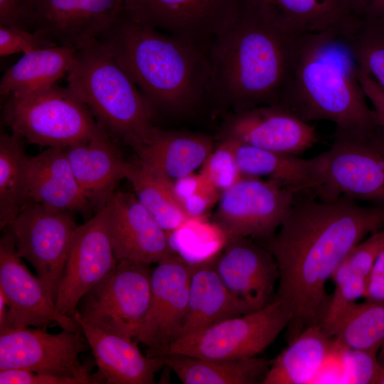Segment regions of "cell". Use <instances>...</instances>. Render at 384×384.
Wrapping results in <instances>:
<instances>
[{
    "label": "cell",
    "mask_w": 384,
    "mask_h": 384,
    "mask_svg": "<svg viewBox=\"0 0 384 384\" xmlns=\"http://www.w3.org/2000/svg\"><path fill=\"white\" fill-rule=\"evenodd\" d=\"M384 227V206H362L341 197L325 201L295 195L279 231L265 240L279 272L275 297L288 310L289 341L321 324L329 299L326 284L368 233Z\"/></svg>",
    "instance_id": "cell-1"
},
{
    "label": "cell",
    "mask_w": 384,
    "mask_h": 384,
    "mask_svg": "<svg viewBox=\"0 0 384 384\" xmlns=\"http://www.w3.org/2000/svg\"><path fill=\"white\" fill-rule=\"evenodd\" d=\"M299 34L283 31L240 5L207 48L208 98L235 112L278 105L290 79Z\"/></svg>",
    "instance_id": "cell-2"
},
{
    "label": "cell",
    "mask_w": 384,
    "mask_h": 384,
    "mask_svg": "<svg viewBox=\"0 0 384 384\" xmlns=\"http://www.w3.org/2000/svg\"><path fill=\"white\" fill-rule=\"evenodd\" d=\"M344 40L331 33L299 34L292 75L280 105L301 118L326 120L336 129L365 136L380 129Z\"/></svg>",
    "instance_id": "cell-3"
},
{
    "label": "cell",
    "mask_w": 384,
    "mask_h": 384,
    "mask_svg": "<svg viewBox=\"0 0 384 384\" xmlns=\"http://www.w3.org/2000/svg\"><path fill=\"white\" fill-rule=\"evenodd\" d=\"M98 40L156 110L186 114L208 98L210 64L201 48L124 13Z\"/></svg>",
    "instance_id": "cell-4"
},
{
    "label": "cell",
    "mask_w": 384,
    "mask_h": 384,
    "mask_svg": "<svg viewBox=\"0 0 384 384\" xmlns=\"http://www.w3.org/2000/svg\"><path fill=\"white\" fill-rule=\"evenodd\" d=\"M67 81L97 122L132 148L155 129L156 109L99 40L77 48Z\"/></svg>",
    "instance_id": "cell-5"
},
{
    "label": "cell",
    "mask_w": 384,
    "mask_h": 384,
    "mask_svg": "<svg viewBox=\"0 0 384 384\" xmlns=\"http://www.w3.org/2000/svg\"><path fill=\"white\" fill-rule=\"evenodd\" d=\"M313 195L332 201L346 197L384 206V133L359 136L336 129L331 147L309 159Z\"/></svg>",
    "instance_id": "cell-6"
},
{
    "label": "cell",
    "mask_w": 384,
    "mask_h": 384,
    "mask_svg": "<svg viewBox=\"0 0 384 384\" xmlns=\"http://www.w3.org/2000/svg\"><path fill=\"white\" fill-rule=\"evenodd\" d=\"M3 119L25 142L67 148L85 142L102 127L68 86L57 84L21 96H9Z\"/></svg>",
    "instance_id": "cell-7"
},
{
    "label": "cell",
    "mask_w": 384,
    "mask_h": 384,
    "mask_svg": "<svg viewBox=\"0 0 384 384\" xmlns=\"http://www.w3.org/2000/svg\"><path fill=\"white\" fill-rule=\"evenodd\" d=\"M290 320L288 310L274 297L257 311L224 319L178 338L157 356L181 354L218 360L255 357L274 342Z\"/></svg>",
    "instance_id": "cell-8"
},
{
    "label": "cell",
    "mask_w": 384,
    "mask_h": 384,
    "mask_svg": "<svg viewBox=\"0 0 384 384\" xmlns=\"http://www.w3.org/2000/svg\"><path fill=\"white\" fill-rule=\"evenodd\" d=\"M150 265L118 260L113 270L80 301L78 312L84 320L136 338L151 299Z\"/></svg>",
    "instance_id": "cell-9"
},
{
    "label": "cell",
    "mask_w": 384,
    "mask_h": 384,
    "mask_svg": "<svg viewBox=\"0 0 384 384\" xmlns=\"http://www.w3.org/2000/svg\"><path fill=\"white\" fill-rule=\"evenodd\" d=\"M295 195L279 181L242 176L220 193L216 223L226 241L242 238L265 241L289 214Z\"/></svg>",
    "instance_id": "cell-10"
},
{
    "label": "cell",
    "mask_w": 384,
    "mask_h": 384,
    "mask_svg": "<svg viewBox=\"0 0 384 384\" xmlns=\"http://www.w3.org/2000/svg\"><path fill=\"white\" fill-rule=\"evenodd\" d=\"M78 226L72 213L29 201L7 228L19 255L32 265L55 301Z\"/></svg>",
    "instance_id": "cell-11"
},
{
    "label": "cell",
    "mask_w": 384,
    "mask_h": 384,
    "mask_svg": "<svg viewBox=\"0 0 384 384\" xmlns=\"http://www.w3.org/2000/svg\"><path fill=\"white\" fill-rule=\"evenodd\" d=\"M89 343L82 329L50 334L41 328L21 327L0 331V370H28L61 376L87 377L90 368L80 354Z\"/></svg>",
    "instance_id": "cell-12"
},
{
    "label": "cell",
    "mask_w": 384,
    "mask_h": 384,
    "mask_svg": "<svg viewBox=\"0 0 384 384\" xmlns=\"http://www.w3.org/2000/svg\"><path fill=\"white\" fill-rule=\"evenodd\" d=\"M240 11V0H124L131 19L207 53L215 36Z\"/></svg>",
    "instance_id": "cell-13"
},
{
    "label": "cell",
    "mask_w": 384,
    "mask_h": 384,
    "mask_svg": "<svg viewBox=\"0 0 384 384\" xmlns=\"http://www.w3.org/2000/svg\"><path fill=\"white\" fill-rule=\"evenodd\" d=\"M108 204L79 225L55 301L56 311L74 319L81 299L114 268Z\"/></svg>",
    "instance_id": "cell-14"
},
{
    "label": "cell",
    "mask_w": 384,
    "mask_h": 384,
    "mask_svg": "<svg viewBox=\"0 0 384 384\" xmlns=\"http://www.w3.org/2000/svg\"><path fill=\"white\" fill-rule=\"evenodd\" d=\"M4 230L0 240V290L6 299L8 310L0 331L27 326L46 330L53 322L63 329H79L75 319L56 311L55 300L44 284L23 262L11 231Z\"/></svg>",
    "instance_id": "cell-15"
},
{
    "label": "cell",
    "mask_w": 384,
    "mask_h": 384,
    "mask_svg": "<svg viewBox=\"0 0 384 384\" xmlns=\"http://www.w3.org/2000/svg\"><path fill=\"white\" fill-rule=\"evenodd\" d=\"M193 265L171 253L152 270L150 304L136 337L151 356H157L181 336Z\"/></svg>",
    "instance_id": "cell-16"
},
{
    "label": "cell",
    "mask_w": 384,
    "mask_h": 384,
    "mask_svg": "<svg viewBox=\"0 0 384 384\" xmlns=\"http://www.w3.org/2000/svg\"><path fill=\"white\" fill-rule=\"evenodd\" d=\"M124 0H34L33 31L58 46L100 38L119 19Z\"/></svg>",
    "instance_id": "cell-17"
},
{
    "label": "cell",
    "mask_w": 384,
    "mask_h": 384,
    "mask_svg": "<svg viewBox=\"0 0 384 384\" xmlns=\"http://www.w3.org/2000/svg\"><path fill=\"white\" fill-rule=\"evenodd\" d=\"M223 137L296 156L318 142L314 126L278 105H265L234 112L224 123Z\"/></svg>",
    "instance_id": "cell-18"
},
{
    "label": "cell",
    "mask_w": 384,
    "mask_h": 384,
    "mask_svg": "<svg viewBox=\"0 0 384 384\" xmlns=\"http://www.w3.org/2000/svg\"><path fill=\"white\" fill-rule=\"evenodd\" d=\"M215 268L229 291L251 310L257 311L275 297L279 272L270 252L247 238L226 241L215 256Z\"/></svg>",
    "instance_id": "cell-19"
},
{
    "label": "cell",
    "mask_w": 384,
    "mask_h": 384,
    "mask_svg": "<svg viewBox=\"0 0 384 384\" xmlns=\"http://www.w3.org/2000/svg\"><path fill=\"white\" fill-rule=\"evenodd\" d=\"M240 4L293 34L331 33L346 38L359 21L347 0H240Z\"/></svg>",
    "instance_id": "cell-20"
},
{
    "label": "cell",
    "mask_w": 384,
    "mask_h": 384,
    "mask_svg": "<svg viewBox=\"0 0 384 384\" xmlns=\"http://www.w3.org/2000/svg\"><path fill=\"white\" fill-rule=\"evenodd\" d=\"M107 204L117 261L127 260L151 265L172 253L169 233L159 225L134 193L115 192Z\"/></svg>",
    "instance_id": "cell-21"
},
{
    "label": "cell",
    "mask_w": 384,
    "mask_h": 384,
    "mask_svg": "<svg viewBox=\"0 0 384 384\" xmlns=\"http://www.w3.org/2000/svg\"><path fill=\"white\" fill-rule=\"evenodd\" d=\"M92 351L98 373L107 384H153L164 367L159 356H144L133 338L74 317Z\"/></svg>",
    "instance_id": "cell-22"
},
{
    "label": "cell",
    "mask_w": 384,
    "mask_h": 384,
    "mask_svg": "<svg viewBox=\"0 0 384 384\" xmlns=\"http://www.w3.org/2000/svg\"><path fill=\"white\" fill-rule=\"evenodd\" d=\"M74 175L90 203L105 206L121 180L127 178L131 163L122 156L102 128L90 139L65 148Z\"/></svg>",
    "instance_id": "cell-23"
},
{
    "label": "cell",
    "mask_w": 384,
    "mask_h": 384,
    "mask_svg": "<svg viewBox=\"0 0 384 384\" xmlns=\"http://www.w3.org/2000/svg\"><path fill=\"white\" fill-rule=\"evenodd\" d=\"M132 149L142 168L173 183L201 167L214 148L208 136L156 127Z\"/></svg>",
    "instance_id": "cell-24"
},
{
    "label": "cell",
    "mask_w": 384,
    "mask_h": 384,
    "mask_svg": "<svg viewBox=\"0 0 384 384\" xmlns=\"http://www.w3.org/2000/svg\"><path fill=\"white\" fill-rule=\"evenodd\" d=\"M26 188L28 202L63 211H84L90 204L69 163L65 148L48 147L27 156Z\"/></svg>",
    "instance_id": "cell-25"
},
{
    "label": "cell",
    "mask_w": 384,
    "mask_h": 384,
    "mask_svg": "<svg viewBox=\"0 0 384 384\" xmlns=\"http://www.w3.org/2000/svg\"><path fill=\"white\" fill-rule=\"evenodd\" d=\"M250 312L249 307L224 284L215 268V257L194 263L187 313L179 338Z\"/></svg>",
    "instance_id": "cell-26"
},
{
    "label": "cell",
    "mask_w": 384,
    "mask_h": 384,
    "mask_svg": "<svg viewBox=\"0 0 384 384\" xmlns=\"http://www.w3.org/2000/svg\"><path fill=\"white\" fill-rule=\"evenodd\" d=\"M383 248L384 230L381 229L355 246L337 267L331 278L334 294L321 322L323 330L330 337H334L358 300L365 297L370 270Z\"/></svg>",
    "instance_id": "cell-27"
},
{
    "label": "cell",
    "mask_w": 384,
    "mask_h": 384,
    "mask_svg": "<svg viewBox=\"0 0 384 384\" xmlns=\"http://www.w3.org/2000/svg\"><path fill=\"white\" fill-rule=\"evenodd\" d=\"M321 324L304 329L273 360L262 384H304L314 380L336 345Z\"/></svg>",
    "instance_id": "cell-28"
},
{
    "label": "cell",
    "mask_w": 384,
    "mask_h": 384,
    "mask_svg": "<svg viewBox=\"0 0 384 384\" xmlns=\"http://www.w3.org/2000/svg\"><path fill=\"white\" fill-rule=\"evenodd\" d=\"M76 51L73 46H54L23 54L3 74L1 96L25 95L56 85L68 74Z\"/></svg>",
    "instance_id": "cell-29"
},
{
    "label": "cell",
    "mask_w": 384,
    "mask_h": 384,
    "mask_svg": "<svg viewBox=\"0 0 384 384\" xmlns=\"http://www.w3.org/2000/svg\"><path fill=\"white\" fill-rule=\"evenodd\" d=\"M164 367L184 384L262 383L270 361L257 356L233 360L203 359L181 354L159 356Z\"/></svg>",
    "instance_id": "cell-30"
},
{
    "label": "cell",
    "mask_w": 384,
    "mask_h": 384,
    "mask_svg": "<svg viewBox=\"0 0 384 384\" xmlns=\"http://www.w3.org/2000/svg\"><path fill=\"white\" fill-rule=\"evenodd\" d=\"M229 139L242 176L267 177L282 183L295 194L313 195L315 183L309 159H302L296 155L271 151Z\"/></svg>",
    "instance_id": "cell-31"
},
{
    "label": "cell",
    "mask_w": 384,
    "mask_h": 384,
    "mask_svg": "<svg viewBox=\"0 0 384 384\" xmlns=\"http://www.w3.org/2000/svg\"><path fill=\"white\" fill-rule=\"evenodd\" d=\"M25 141L14 133L0 136V228H9L28 203Z\"/></svg>",
    "instance_id": "cell-32"
},
{
    "label": "cell",
    "mask_w": 384,
    "mask_h": 384,
    "mask_svg": "<svg viewBox=\"0 0 384 384\" xmlns=\"http://www.w3.org/2000/svg\"><path fill=\"white\" fill-rule=\"evenodd\" d=\"M134 194L159 225L166 232L179 229L191 218L176 200L169 182L131 164L127 178Z\"/></svg>",
    "instance_id": "cell-33"
},
{
    "label": "cell",
    "mask_w": 384,
    "mask_h": 384,
    "mask_svg": "<svg viewBox=\"0 0 384 384\" xmlns=\"http://www.w3.org/2000/svg\"><path fill=\"white\" fill-rule=\"evenodd\" d=\"M334 337L341 348L376 353L384 344V302L356 303Z\"/></svg>",
    "instance_id": "cell-34"
},
{
    "label": "cell",
    "mask_w": 384,
    "mask_h": 384,
    "mask_svg": "<svg viewBox=\"0 0 384 384\" xmlns=\"http://www.w3.org/2000/svg\"><path fill=\"white\" fill-rule=\"evenodd\" d=\"M360 70L384 90V21H359L343 38Z\"/></svg>",
    "instance_id": "cell-35"
},
{
    "label": "cell",
    "mask_w": 384,
    "mask_h": 384,
    "mask_svg": "<svg viewBox=\"0 0 384 384\" xmlns=\"http://www.w3.org/2000/svg\"><path fill=\"white\" fill-rule=\"evenodd\" d=\"M200 174L220 193L229 188L242 177L233 148L232 140L223 138L213 149Z\"/></svg>",
    "instance_id": "cell-36"
},
{
    "label": "cell",
    "mask_w": 384,
    "mask_h": 384,
    "mask_svg": "<svg viewBox=\"0 0 384 384\" xmlns=\"http://www.w3.org/2000/svg\"><path fill=\"white\" fill-rule=\"evenodd\" d=\"M339 348L346 370V383L377 384L383 366L378 361L376 353Z\"/></svg>",
    "instance_id": "cell-37"
},
{
    "label": "cell",
    "mask_w": 384,
    "mask_h": 384,
    "mask_svg": "<svg viewBox=\"0 0 384 384\" xmlns=\"http://www.w3.org/2000/svg\"><path fill=\"white\" fill-rule=\"evenodd\" d=\"M58 46L40 32L0 26V56L26 53L35 50Z\"/></svg>",
    "instance_id": "cell-38"
},
{
    "label": "cell",
    "mask_w": 384,
    "mask_h": 384,
    "mask_svg": "<svg viewBox=\"0 0 384 384\" xmlns=\"http://www.w3.org/2000/svg\"><path fill=\"white\" fill-rule=\"evenodd\" d=\"M1 384H99L105 383L97 372L87 377L61 376L37 373L28 370H0Z\"/></svg>",
    "instance_id": "cell-39"
},
{
    "label": "cell",
    "mask_w": 384,
    "mask_h": 384,
    "mask_svg": "<svg viewBox=\"0 0 384 384\" xmlns=\"http://www.w3.org/2000/svg\"><path fill=\"white\" fill-rule=\"evenodd\" d=\"M34 0H0V26L33 31Z\"/></svg>",
    "instance_id": "cell-40"
},
{
    "label": "cell",
    "mask_w": 384,
    "mask_h": 384,
    "mask_svg": "<svg viewBox=\"0 0 384 384\" xmlns=\"http://www.w3.org/2000/svg\"><path fill=\"white\" fill-rule=\"evenodd\" d=\"M220 194L202 176L198 188L183 201L181 206L191 219L196 218L203 215L218 200Z\"/></svg>",
    "instance_id": "cell-41"
},
{
    "label": "cell",
    "mask_w": 384,
    "mask_h": 384,
    "mask_svg": "<svg viewBox=\"0 0 384 384\" xmlns=\"http://www.w3.org/2000/svg\"><path fill=\"white\" fill-rule=\"evenodd\" d=\"M358 78L365 95L375 112L379 127L384 133V90L373 79L359 68Z\"/></svg>",
    "instance_id": "cell-42"
},
{
    "label": "cell",
    "mask_w": 384,
    "mask_h": 384,
    "mask_svg": "<svg viewBox=\"0 0 384 384\" xmlns=\"http://www.w3.org/2000/svg\"><path fill=\"white\" fill-rule=\"evenodd\" d=\"M364 298L366 301L384 302V248L372 267Z\"/></svg>",
    "instance_id": "cell-43"
},
{
    "label": "cell",
    "mask_w": 384,
    "mask_h": 384,
    "mask_svg": "<svg viewBox=\"0 0 384 384\" xmlns=\"http://www.w3.org/2000/svg\"><path fill=\"white\" fill-rule=\"evenodd\" d=\"M360 21H384V0H347Z\"/></svg>",
    "instance_id": "cell-44"
},
{
    "label": "cell",
    "mask_w": 384,
    "mask_h": 384,
    "mask_svg": "<svg viewBox=\"0 0 384 384\" xmlns=\"http://www.w3.org/2000/svg\"><path fill=\"white\" fill-rule=\"evenodd\" d=\"M6 299L4 293L0 290V328H1L5 322L7 310Z\"/></svg>",
    "instance_id": "cell-45"
},
{
    "label": "cell",
    "mask_w": 384,
    "mask_h": 384,
    "mask_svg": "<svg viewBox=\"0 0 384 384\" xmlns=\"http://www.w3.org/2000/svg\"><path fill=\"white\" fill-rule=\"evenodd\" d=\"M383 370L380 373V375L377 381V384H384V366H383Z\"/></svg>",
    "instance_id": "cell-46"
}]
</instances>
